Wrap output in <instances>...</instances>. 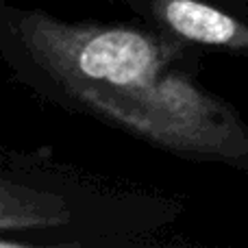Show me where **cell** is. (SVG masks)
I'll use <instances>...</instances> for the list:
<instances>
[{
	"mask_svg": "<svg viewBox=\"0 0 248 248\" xmlns=\"http://www.w3.org/2000/svg\"><path fill=\"white\" fill-rule=\"evenodd\" d=\"M17 35L31 59L78 100L153 85L172 59V46L141 31L68 24L42 13L20 16Z\"/></svg>",
	"mask_w": 248,
	"mask_h": 248,
	"instance_id": "1",
	"label": "cell"
},
{
	"mask_svg": "<svg viewBox=\"0 0 248 248\" xmlns=\"http://www.w3.org/2000/svg\"><path fill=\"white\" fill-rule=\"evenodd\" d=\"M81 103L109 122L181 153L235 157L246 148L244 133L227 107L179 72L163 74L153 85L83 96Z\"/></svg>",
	"mask_w": 248,
	"mask_h": 248,
	"instance_id": "2",
	"label": "cell"
},
{
	"mask_svg": "<svg viewBox=\"0 0 248 248\" xmlns=\"http://www.w3.org/2000/svg\"><path fill=\"white\" fill-rule=\"evenodd\" d=\"M155 11L179 37L207 46L248 48V26L198 0H157Z\"/></svg>",
	"mask_w": 248,
	"mask_h": 248,
	"instance_id": "3",
	"label": "cell"
}]
</instances>
